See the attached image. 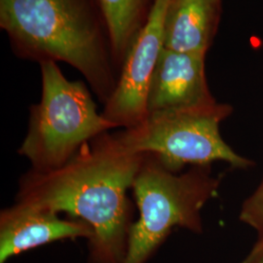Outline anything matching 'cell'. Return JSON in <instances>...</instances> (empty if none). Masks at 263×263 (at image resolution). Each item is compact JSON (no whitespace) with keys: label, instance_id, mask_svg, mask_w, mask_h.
Here are the masks:
<instances>
[{"label":"cell","instance_id":"obj_8","mask_svg":"<svg viewBox=\"0 0 263 263\" xmlns=\"http://www.w3.org/2000/svg\"><path fill=\"white\" fill-rule=\"evenodd\" d=\"M93 236V228L83 220L63 219L54 211L16 202L0 213V263L55 241L77 238L89 241Z\"/></svg>","mask_w":263,"mask_h":263},{"label":"cell","instance_id":"obj_7","mask_svg":"<svg viewBox=\"0 0 263 263\" xmlns=\"http://www.w3.org/2000/svg\"><path fill=\"white\" fill-rule=\"evenodd\" d=\"M206 55L188 54L163 48L148 93V114L186 110L217 104L205 71Z\"/></svg>","mask_w":263,"mask_h":263},{"label":"cell","instance_id":"obj_11","mask_svg":"<svg viewBox=\"0 0 263 263\" xmlns=\"http://www.w3.org/2000/svg\"><path fill=\"white\" fill-rule=\"evenodd\" d=\"M239 219L254 228L263 239V177L254 193L243 203Z\"/></svg>","mask_w":263,"mask_h":263},{"label":"cell","instance_id":"obj_13","mask_svg":"<svg viewBox=\"0 0 263 263\" xmlns=\"http://www.w3.org/2000/svg\"><path fill=\"white\" fill-rule=\"evenodd\" d=\"M246 263H263V254L256 255V256H251Z\"/></svg>","mask_w":263,"mask_h":263},{"label":"cell","instance_id":"obj_2","mask_svg":"<svg viewBox=\"0 0 263 263\" xmlns=\"http://www.w3.org/2000/svg\"><path fill=\"white\" fill-rule=\"evenodd\" d=\"M0 27L18 58L66 63L104 105L112 96L120 70L98 0H0Z\"/></svg>","mask_w":263,"mask_h":263},{"label":"cell","instance_id":"obj_10","mask_svg":"<svg viewBox=\"0 0 263 263\" xmlns=\"http://www.w3.org/2000/svg\"><path fill=\"white\" fill-rule=\"evenodd\" d=\"M111 38L115 63L123 62L135 38L149 20L157 0H98Z\"/></svg>","mask_w":263,"mask_h":263},{"label":"cell","instance_id":"obj_12","mask_svg":"<svg viewBox=\"0 0 263 263\" xmlns=\"http://www.w3.org/2000/svg\"><path fill=\"white\" fill-rule=\"evenodd\" d=\"M260 254H263V239L259 240L258 244L256 245V247L254 248V252L252 253L251 256H256Z\"/></svg>","mask_w":263,"mask_h":263},{"label":"cell","instance_id":"obj_4","mask_svg":"<svg viewBox=\"0 0 263 263\" xmlns=\"http://www.w3.org/2000/svg\"><path fill=\"white\" fill-rule=\"evenodd\" d=\"M39 65L41 100L29 108L19 153L31 169L51 171L66 165L86 142L117 127L98 112L85 83L67 80L55 62Z\"/></svg>","mask_w":263,"mask_h":263},{"label":"cell","instance_id":"obj_1","mask_svg":"<svg viewBox=\"0 0 263 263\" xmlns=\"http://www.w3.org/2000/svg\"><path fill=\"white\" fill-rule=\"evenodd\" d=\"M144 156L125 147L116 133L105 132L86 142L63 167L24 174L16 202L87 222L94 231L89 263H122L135 222L128 191Z\"/></svg>","mask_w":263,"mask_h":263},{"label":"cell","instance_id":"obj_5","mask_svg":"<svg viewBox=\"0 0 263 263\" xmlns=\"http://www.w3.org/2000/svg\"><path fill=\"white\" fill-rule=\"evenodd\" d=\"M232 112L231 105L219 103L204 108L155 111L140 125L116 134L129 151L151 154L176 173L185 165L205 166L215 161L248 169L254 162L236 153L219 131Z\"/></svg>","mask_w":263,"mask_h":263},{"label":"cell","instance_id":"obj_6","mask_svg":"<svg viewBox=\"0 0 263 263\" xmlns=\"http://www.w3.org/2000/svg\"><path fill=\"white\" fill-rule=\"evenodd\" d=\"M170 0H157L151 18L132 43L116 88L102 115L117 128L129 129L148 116V93L164 48V22Z\"/></svg>","mask_w":263,"mask_h":263},{"label":"cell","instance_id":"obj_9","mask_svg":"<svg viewBox=\"0 0 263 263\" xmlns=\"http://www.w3.org/2000/svg\"><path fill=\"white\" fill-rule=\"evenodd\" d=\"M221 13V0H170L164 22V47L207 56Z\"/></svg>","mask_w":263,"mask_h":263},{"label":"cell","instance_id":"obj_3","mask_svg":"<svg viewBox=\"0 0 263 263\" xmlns=\"http://www.w3.org/2000/svg\"><path fill=\"white\" fill-rule=\"evenodd\" d=\"M219 184L211 165L176 173L145 154L132 186L139 219L132 226L122 263L146 262L175 227L201 232V211Z\"/></svg>","mask_w":263,"mask_h":263}]
</instances>
